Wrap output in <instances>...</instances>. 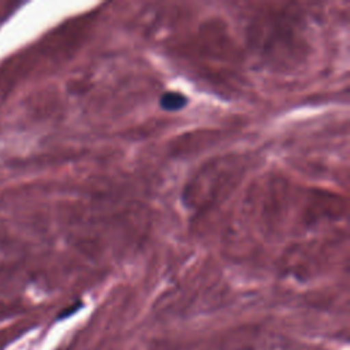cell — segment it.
Wrapping results in <instances>:
<instances>
[{
    "label": "cell",
    "mask_w": 350,
    "mask_h": 350,
    "mask_svg": "<svg viewBox=\"0 0 350 350\" xmlns=\"http://www.w3.org/2000/svg\"><path fill=\"white\" fill-rule=\"evenodd\" d=\"M187 103V97L179 92H165L160 96L159 104L164 111H179Z\"/></svg>",
    "instance_id": "obj_1"
}]
</instances>
